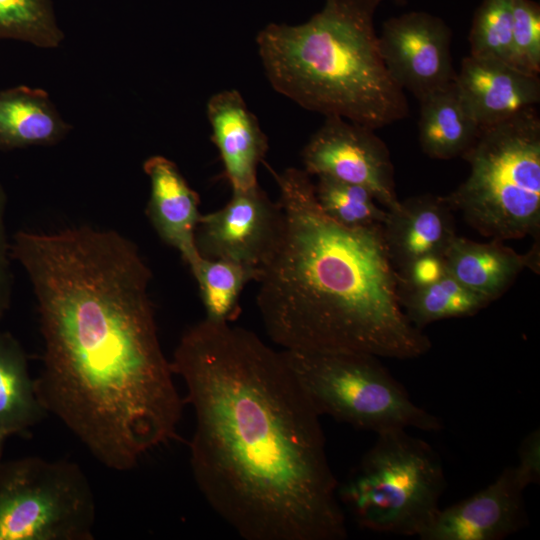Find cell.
I'll list each match as a JSON object with an SVG mask.
<instances>
[{
  "label": "cell",
  "mask_w": 540,
  "mask_h": 540,
  "mask_svg": "<svg viewBox=\"0 0 540 540\" xmlns=\"http://www.w3.org/2000/svg\"><path fill=\"white\" fill-rule=\"evenodd\" d=\"M37 300L38 397L102 465L134 468L177 436L183 411L157 331L151 271L116 231L41 238L21 258Z\"/></svg>",
  "instance_id": "6da1fadb"
},
{
  "label": "cell",
  "mask_w": 540,
  "mask_h": 540,
  "mask_svg": "<svg viewBox=\"0 0 540 540\" xmlns=\"http://www.w3.org/2000/svg\"><path fill=\"white\" fill-rule=\"evenodd\" d=\"M170 362L194 412L192 475L212 510L245 540L345 539L321 416L281 351L204 318Z\"/></svg>",
  "instance_id": "7a4b0ae2"
},
{
  "label": "cell",
  "mask_w": 540,
  "mask_h": 540,
  "mask_svg": "<svg viewBox=\"0 0 540 540\" xmlns=\"http://www.w3.org/2000/svg\"><path fill=\"white\" fill-rule=\"evenodd\" d=\"M268 169L284 216L257 280V306L271 340L286 350L399 360L426 354L432 343L403 311L382 225L344 226L323 212L304 169Z\"/></svg>",
  "instance_id": "3957f363"
},
{
  "label": "cell",
  "mask_w": 540,
  "mask_h": 540,
  "mask_svg": "<svg viewBox=\"0 0 540 540\" xmlns=\"http://www.w3.org/2000/svg\"><path fill=\"white\" fill-rule=\"evenodd\" d=\"M382 1L325 0L302 24L261 29L256 43L271 86L307 110L374 130L407 117L374 28Z\"/></svg>",
  "instance_id": "277c9868"
},
{
  "label": "cell",
  "mask_w": 540,
  "mask_h": 540,
  "mask_svg": "<svg viewBox=\"0 0 540 540\" xmlns=\"http://www.w3.org/2000/svg\"><path fill=\"white\" fill-rule=\"evenodd\" d=\"M462 157L468 177L444 196L478 233L521 239L540 230V118L536 107L481 127Z\"/></svg>",
  "instance_id": "5b68a950"
},
{
  "label": "cell",
  "mask_w": 540,
  "mask_h": 540,
  "mask_svg": "<svg viewBox=\"0 0 540 540\" xmlns=\"http://www.w3.org/2000/svg\"><path fill=\"white\" fill-rule=\"evenodd\" d=\"M338 497L367 530L419 537L438 513L446 478L437 452L397 429L376 434Z\"/></svg>",
  "instance_id": "8992f818"
},
{
  "label": "cell",
  "mask_w": 540,
  "mask_h": 540,
  "mask_svg": "<svg viewBox=\"0 0 540 540\" xmlns=\"http://www.w3.org/2000/svg\"><path fill=\"white\" fill-rule=\"evenodd\" d=\"M285 363L320 415L380 434L440 431V418L416 405L379 357L355 351L286 350Z\"/></svg>",
  "instance_id": "52a82bcc"
},
{
  "label": "cell",
  "mask_w": 540,
  "mask_h": 540,
  "mask_svg": "<svg viewBox=\"0 0 540 540\" xmlns=\"http://www.w3.org/2000/svg\"><path fill=\"white\" fill-rule=\"evenodd\" d=\"M95 520L78 464L37 456L0 463V540H92Z\"/></svg>",
  "instance_id": "ba28073f"
},
{
  "label": "cell",
  "mask_w": 540,
  "mask_h": 540,
  "mask_svg": "<svg viewBox=\"0 0 540 540\" xmlns=\"http://www.w3.org/2000/svg\"><path fill=\"white\" fill-rule=\"evenodd\" d=\"M374 129L326 117L302 150L304 170L368 189L385 209L397 206L394 170L386 144Z\"/></svg>",
  "instance_id": "9c48e42d"
},
{
  "label": "cell",
  "mask_w": 540,
  "mask_h": 540,
  "mask_svg": "<svg viewBox=\"0 0 540 540\" xmlns=\"http://www.w3.org/2000/svg\"><path fill=\"white\" fill-rule=\"evenodd\" d=\"M284 216L259 185L232 191L221 209L201 214L195 244L206 259H221L261 267L281 238Z\"/></svg>",
  "instance_id": "30bf717a"
},
{
  "label": "cell",
  "mask_w": 540,
  "mask_h": 540,
  "mask_svg": "<svg viewBox=\"0 0 540 540\" xmlns=\"http://www.w3.org/2000/svg\"><path fill=\"white\" fill-rule=\"evenodd\" d=\"M378 37L391 77L419 101L455 80L452 32L441 18L424 11L391 17Z\"/></svg>",
  "instance_id": "8fae6325"
},
{
  "label": "cell",
  "mask_w": 540,
  "mask_h": 540,
  "mask_svg": "<svg viewBox=\"0 0 540 540\" xmlns=\"http://www.w3.org/2000/svg\"><path fill=\"white\" fill-rule=\"evenodd\" d=\"M514 467L472 496L438 513L421 540H500L528 525L524 491Z\"/></svg>",
  "instance_id": "7c38bea8"
},
{
  "label": "cell",
  "mask_w": 540,
  "mask_h": 540,
  "mask_svg": "<svg viewBox=\"0 0 540 540\" xmlns=\"http://www.w3.org/2000/svg\"><path fill=\"white\" fill-rule=\"evenodd\" d=\"M455 83L480 127L508 120L540 101L539 75L496 59L465 57Z\"/></svg>",
  "instance_id": "4fadbf2b"
},
{
  "label": "cell",
  "mask_w": 540,
  "mask_h": 540,
  "mask_svg": "<svg viewBox=\"0 0 540 540\" xmlns=\"http://www.w3.org/2000/svg\"><path fill=\"white\" fill-rule=\"evenodd\" d=\"M453 212L445 197L432 194L399 200L387 210L382 230L397 272L423 257H443L456 237Z\"/></svg>",
  "instance_id": "5bb4252c"
},
{
  "label": "cell",
  "mask_w": 540,
  "mask_h": 540,
  "mask_svg": "<svg viewBox=\"0 0 540 540\" xmlns=\"http://www.w3.org/2000/svg\"><path fill=\"white\" fill-rule=\"evenodd\" d=\"M207 117L211 139L232 191L258 185L257 168L268 150V139L241 94L229 89L212 95L207 103Z\"/></svg>",
  "instance_id": "9a60e30c"
},
{
  "label": "cell",
  "mask_w": 540,
  "mask_h": 540,
  "mask_svg": "<svg viewBox=\"0 0 540 540\" xmlns=\"http://www.w3.org/2000/svg\"><path fill=\"white\" fill-rule=\"evenodd\" d=\"M143 170L150 180L146 212L153 228L192 268L201 257L195 244V231L201 216L199 195L189 186L177 165L164 156L147 158Z\"/></svg>",
  "instance_id": "2e32d148"
},
{
  "label": "cell",
  "mask_w": 540,
  "mask_h": 540,
  "mask_svg": "<svg viewBox=\"0 0 540 540\" xmlns=\"http://www.w3.org/2000/svg\"><path fill=\"white\" fill-rule=\"evenodd\" d=\"M539 247L520 254L503 241L476 242L465 237L453 239L443 255L445 270L470 291L493 302L512 285L526 267L536 269Z\"/></svg>",
  "instance_id": "e0dca14e"
},
{
  "label": "cell",
  "mask_w": 540,
  "mask_h": 540,
  "mask_svg": "<svg viewBox=\"0 0 540 540\" xmlns=\"http://www.w3.org/2000/svg\"><path fill=\"white\" fill-rule=\"evenodd\" d=\"M70 130L45 90L17 86L0 91V150L54 145Z\"/></svg>",
  "instance_id": "ac0fdd59"
},
{
  "label": "cell",
  "mask_w": 540,
  "mask_h": 540,
  "mask_svg": "<svg viewBox=\"0 0 540 540\" xmlns=\"http://www.w3.org/2000/svg\"><path fill=\"white\" fill-rule=\"evenodd\" d=\"M418 123L422 151L433 159L462 156L480 132L455 80L420 101Z\"/></svg>",
  "instance_id": "d6986e66"
},
{
  "label": "cell",
  "mask_w": 540,
  "mask_h": 540,
  "mask_svg": "<svg viewBox=\"0 0 540 540\" xmlns=\"http://www.w3.org/2000/svg\"><path fill=\"white\" fill-rule=\"evenodd\" d=\"M47 414L21 344L0 331V434L22 435Z\"/></svg>",
  "instance_id": "ffe728a7"
},
{
  "label": "cell",
  "mask_w": 540,
  "mask_h": 540,
  "mask_svg": "<svg viewBox=\"0 0 540 540\" xmlns=\"http://www.w3.org/2000/svg\"><path fill=\"white\" fill-rule=\"evenodd\" d=\"M399 294L406 316L421 330L436 321L472 316L491 303L465 288L446 271L427 285L399 284Z\"/></svg>",
  "instance_id": "44dd1931"
},
{
  "label": "cell",
  "mask_w": 540,
  "mask_h": 540,
  "mask_svg": "<svg viewBox=\"0 0 540 540\" xmlns=\"http://www.w3.org/2000/svg\"><path fill=\"white\" fill-rule=\"evenodd\" d=\"M197 281L205 308V318L213 322L231 323L240 314V295L250 281H257L260 268L202 256L190 268Z\"/></svg>",
  "instance_id": "7402d4cb"
},
{
  "label": "cell",
  "mask_w": 540,
  "mask_h": 540,
  "mask_svg": "<svg viewBox=\"0 0 540 540\" xmlns=\"http://www.w3.org/2000/svg\"><path fill=\"white\" fill-rule=\"evenodd\" d=\"M0 39L41 48L58 47L64 39L51 0H0Z\"/></svg>",
  "instance_id": "603a6c76"
},
{
  "label": "cell",
  "mask_w": 540,
  "mask_h": 540,
  "mask_svg": "<svg viewBox=\"0 0 540 540\" xmlns=\"http://www.w3.org/2000/svg\"><path fill=\"white\" fill-rule=\"evenodd\" d=\"M314 186L319 206L334 221L347 227L383 224L387 210L368 189L327 176H318Z\"/></svg>",
  "instance_id": "cb8c5ba5"
},
{
  "label": "cell",
  "mask_w": 540,
  "mask_h": 540,
  "mask_svg": "<svg viewBox=\"0 0 540 540\" xmlns=\"http://www.w3.org/2000/svg\"><path fill=\"white\" fill-rule=\"evenodd\" d=\"M512 27L513 0H482L472 19L469 55L513 66Z\"/></svg>",
  "instance_id": "d4e9b609"
},
{
  "label": "cell",
  "mask_w": 540,
  "mask_h": 540,
  "mask_svg": "<svg viewBox=\"0 0 540 540\" xmlns=\"http://www.w3.org/2000/svg\"><path fill=\"white\" fill-rule=\"evenodd\" d=\"M513 66L529 74L540 72V7L532 0H513Z\"/></svg>",
  "instance_id": "484cf974"
},
{
  "label": "cell",
  "mask_w": 540,
  "mask_h": 540,
  "mask_svg": "<svg viewBox=\"0 0 540 540\" xmlns=\"http://www.w3.org/2000/svg\"><path fill=\"white\" fill-rule=\"evenodd\" d=\"M518 464L514 467L517 478L527 488L540 480V430L528 433L520 443Z\"/></svg>",
  "instance_id": "4316f807"
},
{
  "label": "cell",
  "mask_w": 540,
  "mask_h": 540,
  "mask_svg": "<svg viewBox=\"0 0 540 540\" xmlns=\"http://www.w3.org/2000/svg\"><path fill=\"white\" fill-rule=\"evenodd\" d=\"M7 196L0 181V321L8 308L11 290L10 258L11 250L6 232Z\"/></svg>",
  "instance_id": "83f0119b"
},
{
  "label": "cell",
  "mask_w": 540,
  "mask_h": 540,
  "mask_svg": "<svg viewBox=\"0 0 540 540\" xmlns=\"http://www.w3.org/2000/svg\"><path fill=\"white\" fill-rule=\"evenodd\" d=\"M6 439H7V437H5L4 435L0 434V463L3 461V460H2V457H3L4 445H5Z\"/></svg>",
  "instance_id": "f1b7e54d"
},
{
  "label": "cell",
  "mask_w": 540,
  "mask_h": 540,
  "mask_svg": "<svg viewBox=\"0 0 540 540\" xmlns=\"http://www.w3.org/2000/svg\"><path fill=\"white\" fill-rule=\"evenodd\" d=\"M393 1L398 5H403L406 2V0H393Z\"/></svg>",
  "instance_id": "f546056e"
}]
</instances>
